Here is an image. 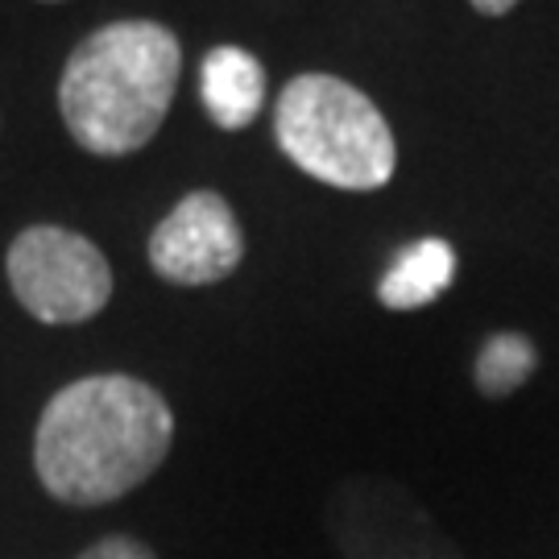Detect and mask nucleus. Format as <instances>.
<instances>
[{
  "label": "nucleus",
  "instance_id": "nucleus-1",
  "mask_svg": "<svg viewBox=\"0 0 559 559\" xmlns=\"http://www.w3.org/2000/svg\"><path fill=\"white\" fill-rule=\"evenodd\" d=\"M175 440V415L154 385L100 373L62 385L34 431V473L50 498L104 506L158 468Z\"/></svg>",
  "mask_w": 559,
  "mask_h": 559
},
{
  "label": "nucleus",
  "instance_id": "nucleus-2",
  "mask_svg": "<svg viewBox=\"0 0 559 559\" xmlns=\"http://www.w3.org/2000/svg\"><path fill=\"white\" fill-rule=\"evenodd\" d=\"M179 38L158 21H117L75 46L59 83L67 133L87 154L124 158L162 129L179 87Z\"/></svg>",
  "mask_w": 559,
  "mask_h": 559
},
{
  "label": "nucleus",
  "instance_id": "nucleus-3",
  "mask_svg": "<svg viewBox=\"0 0 559 559\" xmlns=\"http://www.w3.org/2000/svg\"><path fill=\"white\" fill-rule=\"evenodd\" d=\"M282 154L340 191H378L394 179L399 145L373 100L336 75L286 83L274 112Z\"/></svg>",
  "mask_w": 559,
  "mask_h": 559
},
{
  "label": "nucleus",
  "instance_id": "nucleus-4",
  "mask_svg": "<svg viewBox=\"0 0 559 559\" xmlns=\"http://www.w3.org/2000/svg\"><path fill=\"white\" fill-rule=\"evenodd\" d=\"M4 270L17 302L41 323H83L112 299L108 258L87 237L59 224L25 228L9 245Z\"/></svg>",
  "mask_w": 559,
  "mask_h": 559
},
{
  "label": "nucleus",
  "instance_id": "nucleus-5",
  "mask_svg": "<svg viewBox=\"0 0 559 559\" xmlns=\"http://www.w3.org/2000/svg\"><path fill=\"white\" fill-rule=\"evenodd\" d=\"M245 258V233L224 195L191 191L154 228L150 265L175 286H207L228 278Z\"/></svg>",
  "mask_w": 559,
  "mask_h": 559
},
{
  "label": "nucleus",
  "instance_id": "nucleus-6",
  "mask_svg": "<svg viewBox=\"0 0 559 559\" xmlns=\"http://www.w3.org/2000/svg\"><path fill=\"white\" fill-rule=\"evenodd\" d=\"M200 92L221 129H245L265 104V67L240 46H216L200 67Z\"/></svg>",
  "mask_w": 559,
  "mask_h": 559
},
{
  "label": "nucleus",
  "instance_id": "nucleus-7",
  "mask_svg": "<svg viewBox=\"0 0 559 559\" xmlns=\"http://www.w3.org/2000/svg\"><path fill=\"white\" fill-rule=\"evenodd\" d=\"M452 274H456L452 245L440 237H427L419 245H411L390 265V274L378 286V299L390 311H415V307H427V302L440 299L443 290H448V282H452Z\"/></svg>",
  "mask_w": 559,
  "mask_h": 559
},
{
  "label": "nucleus",
  "instance_id": "nucleus-8",
  "mask_svg": "<svg viewBox=\"0 0 559 559\" xmlns=\"http://www.w3.org/2000/svg\"><path fill=\"white\" fill-rule=\"evenodd\" d=\"M535 344L519 332H498V336L485 340L477 357V385L489 394V399H501L510 390H519L522 381L535 373Z\"/></svg>",
  "mask_w": 559,
  "mask_h": 559
},
{
  "label": "nucleus",
  "instance_id": "nucleus-9",
  "mask_svg": "<svg viewBox=\"0 0 559 559\" xmlns=\"http://www.w3.org/2000/svg\"><path fill=\"white\" fill-rule=\"evenodd\" d=\"M75 559H158V556H154L145 543L129 539V535H108V539L92 543V547Z\"/></svg>",
  "mask_w": 559,
  "mask_h": 559
},
{
  "label": "nucleus",
  "instance_id": "nucleus-10",
  "mask_svg": "<svg viewBox=\"0 0 559 559\" xmlns=\"http://www.w3.org/2000/svg\"><path fill=\"white\" fill-rule=\"evenodd\" d=\"M519 0H473V9L477 13H489V17H501V13H510Z\"/></svg>",
  "mask_w": 559,
  "mask_h": 559
}]
</instances>
